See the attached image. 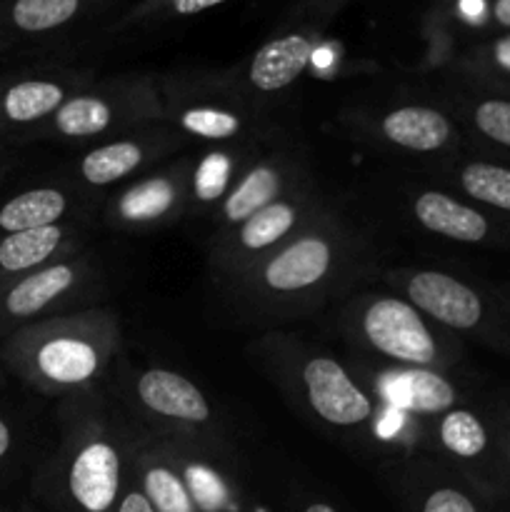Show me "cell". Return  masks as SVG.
<instances>
[{"label": "cell", "instance_id": "7402d4cb", "mask_svg": "<svg viewBox=\"0 0 510 512\" xmlns=\"http://www.w3.org/2000/svg\"><path fill=\"white\" fill-rule=\"evenodd\" d=\"M440 440L458 458H475L488 445V435L480 420L468 410H450L440 423Z\"/></svg>", "mask_w": 510, "mask_h": 512}, {"label": "cell", "instance_id": "2e32d148", "mask_svg": "<svg viewBox=\"0 0 510 512\" xmlns=\"http://www.w3.org/2000/svg\"><path fill=\"white\" fill-rule=\"evenodd\" d=\"M278 185V173L273 168H268V165H260V168L250 170L243 178V183L225 200V218L233 220V223L253 218L258 210L273 203V198L278 195Z\"/></svg>", "mask_w": 510, "mask_h": 512}, {"label": "cell", "instance_id": "484cf974", "mask_svg": "<svg viewBox=\"0 0 510 512\" xmlns=\"http://www.w3.org/2000/svg\"><path fill=\"white\" fill-rule=\"evenodd\" d=\"M188 490L198 512H230L233 510V498L228 495L225 485L220 483L218 475L210 470L193 468L188 473Z\"/></svg>", "mask_w": 510, "mask_h": 512}, {"label": "cell", "instance_id": "9a60e30c", "mask_svg": "<svg viewBox=\"0 0 510 512\" xmlns=\"http://www.w3.org/2000/svg\"><path fill=\"white\" fill-rule=\"evenodd\" d=\"M140 160H143L140 145L123 140V143H110L103 145V148L90 150L83 158L80 173H83V178L90 185H110L115 180L125 178L128 173H133L140 165Z\"/></svg>", "mask_w": 510, "mask_h": 512}, {"label": "cell", "instance_id": "83f0119b", "mask_svg": "<svg viewBox=\"0 0 510 512\" xmlns=\"http://www.w3.org/2000/svg\"><path fill=\"white\" fill-rule=\"evenodd\" d=\"M420 512H478L473 500L455 488H435L425 495Z\"/></svg>", "mask_w": 510, "mask_h": 512}, {"label": "cell", "instance_id": "4316f807", "mask_svg": "<svg viewBox=\"0 0 510 512\" xmlns=\"http://www.w3.org/2000/svg\"><path fill=\"white\" fill-rule=\"evenodd\" d=\"M475 125L490 140L510 148V103L505 100H485L475 110Z\"/></svg>", "mask_w": 510, "mask_h": 512}, {"label": "cell", "instance_id": "ba28073f", "mask_svg": "<svg viewBox=\"0 0 510 512\" xmlns=\"http://www.w3.org/2000/svg\"><path fill=\"white\" fill-rule=\"evenodd\" d=\"M413 213L425 230L445 235L450 240H460V243H478L488 235V220L450 195H418L413 203Z\"/></svg>", "mask_w": 510, "mask_h": 512}, {"label": "cell", "instance_id": "ac0fdd59", "mask_svg": "<svg viewBox=\"0 0 510 512\" xmlns=\"http://www.w3.org/2000/svg\"><path fill=\"white\" fill-rule=\"evenodd\" d=\"M80 8V0H15L10 23L23 33H45L68 23Z\"/></svg>", "mask_w": 510, "mask_h": 512}, {"label": "cell", "instance_id": "603a6c76", "mask_svg": "<svg viewBox=\"0 0 510 512\" xmlns=\"http://www.w3.org/2000/svg\"><path fill=\"white\" fill-rule=\"evenodd\" d=\"M455 403L453 385L430 370H413L405 378V405L420 413H440Z\"/></svg>", "mask_w": 510, "mask_h": 512}, {"label": "cell", "instance_id": "d6986e66", "mask_svg": "<svg viewBox=\"0 0 510 512\" xmlns=\"http://www.w3.org/2000/svg\"><path fill=\"white\" fill-rule=\"evenodd\" d=\"M143 493L155 512H198L185 480L165 465L145 470Z\"/></svg>", "mask_w": 510, "mask_h": 512}, {"label": "cell", "instance_id": "f1b7e54d", "mask_svg": "<svg viewBox=\"0 0 510 512\" xmlns=\"http://www.w3.org/2000/svg\"><path fill=\"white\" fill-rule=\"evenodd\" d=\"M113 512H155L153 505H150V500L145 498L143 490H130V493H125L123 498H120V503L115 505Z\"/></svg>", "mask_w": 510, "mask_h": 512}, {"label": "cell", "instance_id": "6da1fadb", "mask_svg": "<svg viewBox=\"0 0 510 512\" xmlns=\"http://www.w3.org/2000/svg\"><path fill=\"white\" fill-rule=\"evenodd\" d=\"M363 333L378 353L410 365L433 363L438 348L413 305L398 298H380L363 318Z\"/></svg>", "mask_w": 510, "mask_h": 512}, {"label": "cell", "instance_id": "5b68a950", "mask_svg": "<svg viewBox=\"0 0 510 512\" xmlns=\"http://www.w3.org/2000/svg\"><path fill=\"white\" fill-rule=\"evenodd\" d=\"M333 265V248L318 235L295 240L265 268V283L278 293H295L320 283Z\"/></svg>", "mask_w": 510, "mask_h": 512}, {"label": "cell", "instance_id": "4dcf8cb0", "mask_svg": "<svg viewBox=\"0 0 510 512\" xmlns=\"http://www.w3.org/2000/svg\"><path fill=\"white\" fill-rule=\"evenodd\" d=\"M493 13H495V20H498L500 25L510 28V0H498L493 8Z\"/></svg>", "mask_w": 510, "mask_h": 512}, {"label": "cell", "instance_id": "1f68e13d", "mask_svg": "<svg viewBox=\"0 0 510 512\" xmlns=\"http://www.w3.org/2000/svg\"><path fill=\"white\" fill-rule=\"evenodd\" d=\"M495 58H498V63L503 65V68L510 70V38L500 40L498 48H495Z\"/></svg>", "mask_w": 510, "mask_h": 512}, {"label": "cell", "instance_id": "cb8c5ba5", "mask_svg": "<svg viewBox=\"0 0 510 512\" xmlns=\"http://www.w3.org/2000/svg\"><path fill=\"white\" fill-rule=\"evenodd\" d=\"M170 203H173V188L168 180H153L130 190L128 198L123 200V213L133 220L158 218L170 208Z\"/></svg>", "mask_w": 510, "mask_h": 512}, {"label": "cell", "instance_id": "7a4b0ae2", "mask_svg": "<svg viewBox=\"0 0 510 512\" xmlns=\"http://www.w3.org/2000/svg\"><path fill=\"white\" fill-rule=\"evenodd\" d=\"M303 383L315 413L330 425L365 423L373 415L368 395L348 378L340 363L333 358H313L303 370Z\"/></svg>", "mask_w": 510, "mask_h": 512}, {"label": "cell", "instance_id": "4fadbf2b", "mask_svg": "<svg viewBox=\"0 0 510 512\" xmlns=\"http://www.w3.org/2000/svg\"><path fill=\"white\" fill-rule=\"evenodd\" d=\"M63 240V230L58 225L48 228L10 233L0 240V273L18 275L43 265Z\"/></svg>", "mask_w": 510, "mask_h": 512}, {"label": "cell", "instance_id": "44dd1931", "mask_svg": "<svg viewBox=\"0 0 510 512\" xmlns=\"http://www.w3.org/2000/svg\"><path fill=\"white\" fill-rule=\"evenodd\" d=\"M463 190L470 198L493 208L510 210V170L488 163H470L460 175Z\"/></svg>", "mask_w": 510, "mask_h": 512}, {"label": "cell", "instance_id": "3957f363", "mask_svg": "<svg viewBox=\"0 0 510 512\" xmlns=\"http://www.w3.org/2000/svg\"><path fill=\"white\" fill-rule=\"evenodd\" d=\"M68 495L78 512H113L120 498V455L113 445L88 443L68 470Z\"/></svg>", "mask_w": 510, "mask_h": 512}, {"label": "cell", "instance_id": "277c9868", "mask_svg": "<svg viewBox=\"0 0 510 512\" xmlns=\"http://www.w3.org/2000/svg\"><path fill=\"white\" fill-rule=\"evenodd\" d=\"M408 295L420 310L448 328L470 330L483 318V303L478 295L445 273H415L408 283Z\"/></svg>", "mask_w": 510, "mask_h": 512}, {"label": "cell", "instance_id": "e0dca14e", "mask_svg": "<svg viewBox=\"0 0 510 512\" xmlns=\"http://www.w3.org/2000/svg\"><path fill=\"white\" fill-rule=\"evenodd\" d=\"M113 120L110 105L93 95H80L68 100L55 113V128L68 138H90V135L103 133Z\"/></svg>", "mask_w": 510, "mask_h": 512}, {"label": "cell", "instance_id": "5bb4252c", "mask_svg": "<svg viewBox=\"0 0 510 512\" xmlns=\"http://www.w3.org/2000/svg\"><path fill=\"white\" fill-rule=\"evenodd\" d=\"M63 88L50 80H23L5 90L0 108L10 123H35L63 105Z\"/></svg>", "mask_w": 510, "mask_h": 512}, {"label": "cell", "instance_id": "836d02e7", "mask_svg": "<svg viewBox=\"0 0 510 512\" xmlns=\"http://www.w3.org/2000/svg\"><path fill=\"white\" fill-rule=\"evenodd\" d=\"M303 512H338L335 508H330L328 503H310L308 508H305Z\"/></svg>", "mask_w": 510, "mask_h": 512}, {"label": "cell", "instance_id": "7c38bea8", "mask_svg": "<svg viewBox=\"0 0 510 512\" xmlns=\"http://www.w3.org/2000/svg\"><path fill=\"white\" fill-rule=\"evenodd\" d=\"M65 195L53 188L28 190V193L15 195L13 200L0 208V230L5 233H25V230H38L55 225L63 218Z\"/></svg>", "mask_w": 510, "mask_h": 512}, {"label": "cell", "instance_id": "8fae6325", "mask_svg": "<svg viewBox=\"0 0 510 512\" xmlns=\"http://www.w3.org/2000/svg\"><path fill=\"white\" fill-rule=\"evenodd\" d=\"M73 283L75 270L70 265H50V268L38 270V273L18 280L3 298V308L10 318H30V315L48 308Z\"/></svg>", "mask_w": 510, "mask_h": 512}, {"label": "cell", "instance_id": "ffe728a7", "mask_svg": "<svg viewBox=\"0 0 510 512\" xmlns=\"http://www.w3.org/2000/svg\"><path fill=\"white\" fill-rule=\"evenodd\" d=\"M295 208L290 203H270L263 210L245 220L240 230V243L250 250H263L278 243L295 225Z\"/></svg>", "mask_w": 510, "mask_h": 512}, {"label": "cell", "instance_id": "52a82bcc", "mask_svg": "<svg viewBox=\"0 0 510 512\" xmlns=\"http://www.w3.org/2000/svg\"><path fill=\"white\" fill-rule=\"evenodd\" d=\"M310 58H313V43L305 35L293 33L270 40L250 63V83L263 93L288 88L308 68Z\"/></svg>", "mask_w": 510, "mask_h": 512}, {"label": "cell", "instance_id": "d6a6232c", "mask_svg": "<svg viewBox=\"0 0 510 512\" xmlns=\"http://www.w3.org/2000/svg\"><path fill=\"white\" fill-rule=\"evenodd\" d=\"M10 443H13V435H10V428L5 425V420L0 418V458H5V453L10 450Z\"/></svg>", "mask_w": 510, "mask_h": 512}, {"label": "cell", "instance_id": "30bf717a", "mask_svg": "<svg viewBox=\"0 0 510 512\" xmlns=\"http://www.w3.org/2000/svg\"><path fill=\"white\" fill-rule=\"evenodd\" d=\"M35 368L43 378L58 385H78L98 370V353L78 338H50L35 350Z\"/></svg>", "mask_w": 510, "mask_h": 512}, {"label": "cell", "instance_id": "f546056e", "mask_svg": "<svg viewBox=\"0 0 510 512\" xmlns=\"http://www.w3.org/2000/svg\"><path fill=\"white\" fill-rule=\"evenodd\" d=\"M225 3V0H173L175 13L180 15H190V13H200L205 8H213V5Z\"/></svg>", "mask_w": 510, "mask_h": 512}, {"label": "cell", "instance_id": "9c48e42d", "mask_svg": "<svg viewBox=\"0 0 510 512\" xmlns=\"http://www.w3.org/2000/svg\"><path fill=\"white\" fill-rule=\"evenodd\" d=\"M383 135L405 150L433 153L450 140V123L438 110L410 105V108H398L385 115Z\"/></svg>", "mask_w": 510, "mask_h": 512}, {"label": "cell", "instance_id": "8992f818", "mask_svg": "<svg viewBox=\"0 0 510 512\" xmlns=\"http://www.w3.org/2000/svg\"><path fill=\"white\" fill-rule=\"evenodd\" d=\"M138 395L153 413L185 423H205L210 418V405L188 378L170 370H148L138 380Z\"/></svg>", "mask_w": 510, "mask_h": 512}, {"label": "cell", "instance_id": "d4e9b609", "mask_svg": "<svg viewBox=\"0 0 510 512\" xmlns=\"http://www.w3.org/2000/svg\"><path fill=\"white\" fill-rule=\"evenodd\" d=\"M180 123H183V128L188 130V133L198 135V138H205V140L233 138V135L240 130L238 115L225 113V110H215V108L188 110V113H183Z\"/></svg>", "mask_w": 510, "mask_h": 512}]
</instances>
